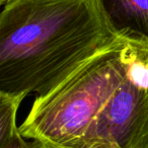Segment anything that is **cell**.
<instances>
[{
    "label": "cell",
    "mask_w": 148,
    "mask_h": 148,
    "mask_svg": "<svg viewBox=\"0 0 148 148\" xmlns=\"http://www.w3.org/2000/svg\"><path fill=\"white\" fill-rule=\"evenodd\" d=\"M19 130L42 147L148 148V49L118 38L36 97Z\"/></svg>",
    "instance_id": "1"
},
{
    "label": "cell",
    "mask_w": 148,
    "mask_h": 148,
    "mask_svg": "<svg viewBox=\"0 0 148 148\" xmlns=\"http://www.w3.org/2000/svg\"><path fill=\"white\" fill-rule=\"evenodd\" d=\"M117 39L95 0H12L0 15V91L46 95Z\"/></svg>",
    "instance_id": "2"
},
{
    "label": "cell",
    "mask_w": 148,
    "mask_h": 148,
    "mask_svg": "<svg viewBox=\"0 0 148 148\" xmlns=\"http://www.w3.org/2000/svg\"><path fill=\"white\" fill-rule=\"evenodd\" d=\"M113 33L148 49V0H95Z\"/></svg>",
    "instance_id": "3"
},
{
    "label": "cell",
    "mask_w": 148,
    "mask_h": 148,
    "mask_svg": "<svg viewBox=\"0 0 148 148\" xmlns=\"http://www.w3.org/2000/svg\"><path fill=\"white\" fill-rule=\"evenodd\" d=\"M25 139L18 127L6 135L0 136V148H43L40 142Z\"/></svg>",
    "instance_id": "4"
},
{
    "label": "cell",
    "mask_w": 148,
    "mask_h": 148,
    "mask_svg": "<svg viewBox=\"0 0 148 148\" xmlns=\"http://www.w3.org/2000/svg\"><path fill=\"white\" fill-rule=\"evenodd\" d=\"M10 1H12V0H0V3L1 4H6V3H8V2H10Z\"/></svg>",
    "instance_id": "5"
},
{
    "label": "cell",
    "mask_w": 148,
    "mask_h": 148,
    "mask_svg": "<svg viewBox=\"0 0 148 148\" xmlns=\"http://www.w3.org/2000/svg\"><path fill=\"white\" fill-rule=\"evenodd\" d=\"M43 148H56V147H53V146H45V147Z\"/></svg>",
    "instance_id": "6"
}]
</instances>
